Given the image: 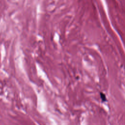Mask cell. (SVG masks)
I'll return each instance as SVG.
<instances>
[{"mask_svg":"<svg viewBox=\"0 0 125 125\" xmlns=\"http://www.w3.org/2000/svg\"><path fill=\"white\" fill-rule=\"evenodd\" d=\"M100 98L101 99V100L103 102H105L107 101L106 97L104 93L103 92H100Z\"/></svg>","mask_w":125,"mask_h":125,"instance_id":"cell-1","label":"cell"}]
</instances>
